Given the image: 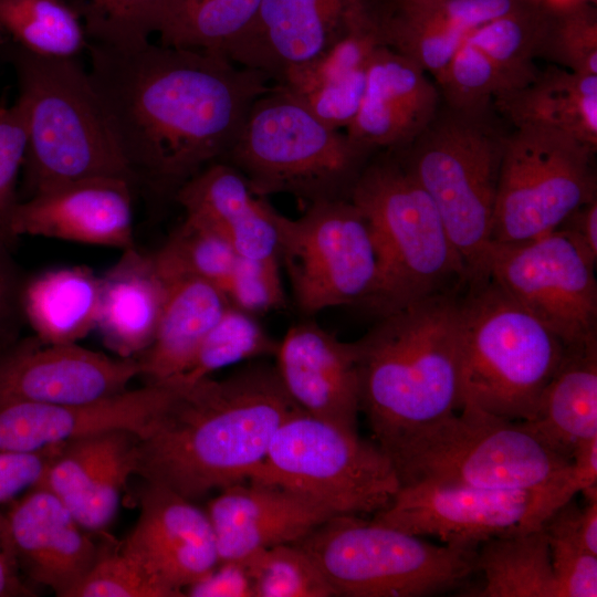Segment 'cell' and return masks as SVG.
<instances>
[{
    "instance_id": "cell-36",
    "label": "cell",
    "mask_w": 597,
    "mask_h": 597,
    "mask_svg": "<svg viewBox=\"0 0 597 597\" xmlns=\"http://www.w3.org/2000/svg\"><path fill=\"white\" fill-rule=\"evenodd\" d=\"M244 561L255 597L336 596L314 558L294 543L262 549Z\"/></svg>"
},
{
    "instance_id": "cell-30",
    "label": "cell",
    "mask_w": 597,
    "mask_h": 597,
    "mask_svg": "<svg viewBox=\"0 0 597 597\" xmlns=\"http://www.w3.org/2000/svg\"><path fill=\"white\" fill-rule=\"evenodd\" d=\"M101 279L87 266L44 271L27 279L23 311L36 337L75 344L96 327Z\"/></svg>"
},
{
    "instance_id": "cell-44",
    "label": "cell",
    "mask_w": 597,
    "mask_h": 597,
    "mask_svg": "<svg viewBox=\"0 0 597 597\" xmlns=\"http://www.w3.org/2000/svg\"><path fill=\"white\" fill-rule=\"evenodd\" d=\"M14 244L0 237V355L22 337L27 324L23 289L27 281L13 258Z\"/></svg>"
},
{
    "instance_id": "cell-8",
    "label": "cell",
    "mask_w": 597,
    "mask_h": 597,
    "mask_svg": "<svg viewBox=\"0 0 597 597\" xmlns=\"http://www.w3.org/2000/svg\"><path fill=\"white\" fill-rule=\"evenodd\" d=\"M400 486L437 483L482 489H538L562 481L572 461L521 421L470 406L411 432L391 447Z\"/></svg>"
},
{
    "instance_id": "cell-13",
    "label": "cell",
    "mask_w": 597,
    "mask_h": 597,
    "mask_svg": "<svg viewBox=\"0 0 597 597\" xmlns=\"http://www.w3.org/2000/svg\"><path fill=\"white\" fill-rule=\"evenodd\" d=\"M280 262L305 316L342 305H366L378 277L368 222L349 200L312 203L297 219L274 209Z\"/></svg>"
},
{
    "instance_id": "cell-41",
    "label": "cell",
    "mask_w": 597,
    "mask_h": 597,
    "mask_svg": "<svg viewBox=\"0 0 597 597\" xmlns=\"http://www.w3.org/2000/svg\"><path fill=\"white\" fill-rule=\"evenodd\" d=\"M280 260H255L238 256L224 293L230 304L251 315L282 308L285 294Z\"/></svg>"
},
{
    "instance_id": "cell-47",
    "label": "cell",
    "mask_w": 597,
    "mask_h": 597,
    "mask_svg": "<svg viewBox=\"0 0 597 597\" xmlns=\"http://www.w3.org/2000/svg\"><path fill=\"white\" fill-rule=\"evenodd\" d=\"M434 11L449 23L469 32L512 12L513 0H429Z\"/></svg>"
},
{
    "instance_id": "cell-19",
    "label": "cell",
    "mask_w": 597,
    "mask_h": 597,
    "mask_svg": "<svg viewBox=\"0 0 597 597\" xmlns=\"http://www.w3.org/2000/svg\"><path fill=\"white\" fill-rule=\"evenodd\" d=\"M8 548L28 576L69 597L96 562L100 548L70 509L33 486L1 519Z\"/></svg>"
},
{
    "instance_id": "cell-39",
    "label": "cell",
    "mask_w": 597,
    "mask_h": 597,
    "mask_svg": "<svg viewBox=\"0 0 597 597\" xmlns=\"http://www.w3.org/2000/svg\"><path fill=\"white\" fill-rule=\"evenodd\" d=\"M464 40L482 51L501 72L509 93L520 87L534 45L531 21L514 10L469 31Z\"/></svg>"
},
{
    "instance_id": "cell-48",
    "label": "cell",
    "mask_w": 597,
    "mask_h": 597,
    "mask_svg": "<svg viewBox=\"0 0 597 597\" xmlns=\"http://www.w3.org/2000/svg\"><path fill=\"white\" fill-rule=\"evenodd\" d=\"M594 261H597L596 199L574 211L559 227Z\"/></svg>"
},
{
    "instance_id": "cell-37",
    "label": "cell",
    "mask_w": 597,
    "mask_h": 597,
    "mask_svg": "<svg viewBox=\"0 0 597 597\" xmlns=\"http://www.w3.org/2000/svg\"><path fill=\"white\" fill-rule=\"evenodd\" d=\"M153 256L164 268L203 279L224 292L239 255L214 230L185 216Z\"/></svg>"
},
{
    "instance_id": "cell-38",
    "label": "cell",
    "mask_w": 597,
    "mask_h": 597,
    "mask_svg": "<svg viewBox=\"0 0 597 597\" xmlns=\"http://www.w3.org/2000/svg\"><path fill=\"white\" fill-rule=\"evenodd\" d=\"M69 597L181 596L119 546L100 549L96 562Z\"/></svg>"
},
{
    "instance_id": "cell-46",
    "label": "cell",
    "mask_w": 597,
    "mask_h": 597,
    "mask_svg": "<svg viewBox=\"0 0 597 597\" xmlns=\"http://www.w3.org/2000/svg\"><path fill=\"white\" fill-rule=\"evenodd\" d=\"M184 593L190 597H255L253 580L244 559L219 562Z\"/></svg>"
},
{
    "instance_id": "cell-35",
    "label": "cell",
    "mask_w": 597,
    "mask_h": 597,
    "mask_svg": "<svg viewBox=\"0 0 597 597\" xmlns=\"http://www.w3.org/2000/svg\"><path fill=\"white\" fill-rule=\"evenodd\" d=\"M169 0H73L87 40L116 46L149 41L159 33Z\"/></svg>"
},
{
    "instance_id": "cell-16",
    "label": "cell",
    "mask_w": 597,
    "mask_h": 597,
    "mask_svg": "<svg viewBox=\"0 0 597 597\" xmlns=\"http://www.w3.org/2000/svg\"><path fill=\"white\" fill-rule=\"evenodd\" d=\"M137 357H109L75 344H51L34 334L0 355V405H81L126 391L140 376Z\"/></svg>"
},
{
    "instance_id": "cell-42",
    "label": "cell",
    "mask_w": 597,
    "mask_h": 597,
    "mask_svg": "<svg viewBox=\"0 0 597 597\" xmlns=\"http://www.w3.org/2000/svg\"><path fill=\"white\" fill-rule=\"evenodd\" d=\"M27 147L24 116L15 102L0 104V237L10 243L17 239L10 232L12 212L19 202L18 178Z\"/></svg>"
},
{
    "instance_id": "cell-49",
    "label": "cell",
    "mask_w": 597,
    "mask_h": 597,
    "mask_svg": "<svg viewBox=\"0 0 597 597\" xmlns=\"http://www.w3.org/2000/svg\"><path fill=\"white\" fill-rule=\"evenodd\" d=\"M31 595L17 574L15 562L8 548L0 519V597Z\"/></svg>"
},
{
    "instance_id": "cell-21",
    "label": "cell",
    "mask_w": 597,
    "mask_h": 597,
    "mask_svg": "<svg viewBox=\"0 0 597 597\" xmlns=\"http://www.w3.org/2000/svg\"><path fill=\"white\" fill-rule=\"evenodd\" d=\"M139 505L137 523L119 546L185 596L188 586L219 563L208 513L177 492L146 481Z\"/></svg>"
},
{
    "instance_id": "cell-12",
    "label": "cell",
    "mask_w": 597,
    "mask_h": 597,
    "mask_svg": "<svg viewBox=\"0 0 597 597\" xmlns=\"http://www.w3.org/2000/svg\"><path fill=\"white\" fill-rule=\"evenodd\" d=\"M593 147L559 127L521 122L504 138L492 242L536 239L595 199Z\"/></svg>"
},
{
    "instance_id": "cell-34",
    "label": "cell",
    "mask_w": 597,
    "mask_h": 597,
    "mask_svg": "<svg viewBox=\"0 0 597 597\" xmlns=\"http://www.w3.org/2000/svg\"><path fill=\"white\" fill-rule=\"evenodd\" d=\"M277 346L254 315L230 305L205 336L188 368L171 381L192 384L241 360L275 355Z\"/></svg>"
},
{
    "instance_id": "cell-28",
    "label": "cell",
    "mask_w": 597,
    "mask_h": 597,
    "mask_svg": "<svg viewBox=\"0 0 597 597\" xmlns=\"http://www.w3.org/2000/svg\"><path fill=\"white\" fill-rule=\"evenodd\" d=\"M377 42L358 21L322 54L292 70L277 85L285 88L328 126L347 127L362 103L366 71Z\"/></svg>"
},
{
    "instance_id": "cell-14",
    "label": "cell",
    "mask_w": 597,
    "mask_h": 597,
    "mask_svg": "<svg viewBox=\"0 0 597 597\" xmlns=\"http://www.w3.org/2000/svg\"><path fill=\"white\" fill-rule=\"evenodd\" d=\"M595 265L558 228L523 242L491 241L476 280L491 279L569 346L597 337Z\"/></svg>"
},
{
    "instance_id": "cell-11",
    "label": "cell",
    "mask_w": 597,
    "mask_h": 597,
    "mask_svg": "<svg viewBox=\"0 0 597 597\" xmlns=\"http://www.w3.org/2000/svg\"><path fill=\"white\" fill-rule=\"evenodd\" d=\"M410 143L399 160L436 205L470 283L491 242L504 138L478 112L458 109L433 117Z\"/></svg>"
},
{
    "instance_id": "cell-45",
    "label": "cell",
    "mask_w": 597,
    "mask_h": 597,
    "mask_svg": "<svg viewBox=\"0 0 597 597\" xmlns=\"http://www.w3.org/2000/svg\"><path fill=\"white\" fill-rule=\"evenodd\" d=\"M61 446L35 453H0V505L33 488Z\"/></svg>"
},
{
    "instance_id": "cell-32",
    "label": "cell",
    "mask_w": 597,
    "mask_h": 597,
    "mask_svg": "<svg viewBox=\"0 0 597 597\" xmlns=\"http://www.w3.org/2000/svg\"><path fill=\"white\" fill-rule=\"evenodd\" d=\"M1 41L52 57H77L88 43L66 0H0Z\"/></svg>"
},
{
    "instance_id": "cell-40",
    "label": "cell",
    "mask_w": 597,
    "mask_h": 597,
    "mask_svg": "<svg viewBox=\"0 0 597 597\" xmlns=\"http://www.w3.org/2000/svg\"><path fill=\"white\" fill-rule=\"evenodd\" d=\"M439 81L452 94L459 109L468 112H479L478 107L491 93H509L499 69L482 51L465 40Z\"/></svg>"
},
{
    "instance_id": "cell-4",
    "label": "cell",
    "mask_w": 597,
    "mask_h": 597,
    "mask_svg": "<svg viewBox=\"0 0 597 597\" xmlns=\"http://www.w3.org/2000/svg\"><path fill=\"white\" fill-rule=\"evenodd\" d=\"M0 52L15 73L25 123L20 200L94 177L136 187L77 57L39 55L9 41L0 42Z\"/></svg>"
},
{
    "instance_id": "cell-15",
    "label": "cell",
    "mask_w": 597,
    "mask_h": 597,
    "mask_svg": "<svg viewBox=\"0 0 597 597\" xmlns=\"http://www.w3.org/2000/svg\"><path fill=\"white\" fill-rule=\"evenodd\" d=\"M567 475L538 489L402 485L371 521L412 535L437 537L446 545L478 549L493 537L541 528L565 504L563 485Z\"/></svg>"
},
{
    "instance_id": "cell-9",
    "label": "cell",
    "mask_w": 597,
    "mask_h": 597,
    "mask_svg": "<svg viewBox=\"0 0 597 597\" xmlns=\"http://www.w3.org/2000/svg\"><path fill=\"white\" fill-rule=\"evenodd\" d=\"M294 544L314 558L336 596H431L475 572L476 549L436 545L358 515H334Z\"/></svg>"
},
{
    "instance_id": "cell-33",
    "label": "cell",
    "mask_w": 597,
    "mask_h": 597,
    "mask_svg": "<svg viewBox=\"0 0 597 597\" xmlns=\"http://www.w3.org/2000/svg\"><path fill=\"white\" fill-rule=\"evenodd\" d=\"M261 0H169L160 44L222 54L252 20Z\"/></svg>"
},
{
    "instance_id": "cell-2",
    "label": "cell",
    "mask_w": 597,
    "mask_h": 597,
    "mask_svg": "<svg viewBox=\"0 0 597 597\" xmlns=\"http://www.w3.org/2000/svg\"><path fill=\"white\" fill-rule=\"evenodd\" d=\"M300 410L276 368L251 365L179 388L138 437L134 474L188 500L249 479L279 426Z\"/></svg>"
},
{
    "instance_id": "cell-43",
    "label": "cell",
    "mask_w": 597,
    "mask_h": 597,
    "mask_svg": "<svg viewBox=\"0 0 597 597\" xmlns=\"http://www.w3.org/2000/svg\"><path fill=\"white\" fill-rule=\"evenodd\" d=\"M546 537L559 596L596 597L597 555L575 543L547 535Z\"/></svg>"
},
{
    "instance_id": "cell-18",
    "label": "cell",
    "mask_w": 597,
    "mask_h": 597,
    "mask_svg": "<svg viewBox=\"0 0 597 597\" xmlns=\"http://www.w3.org/2000/svg\"><path fill=\"white\" fill-rule=\"evenodd\" d=\"M136 187L116 177L62 184L19 200L10 232L126 250L136 247L133 199Z\"/></svg>"
},
{
    "instance_id": "cell-22",
    "label": "cell",
    "mask_w": 597,
    "mask_h": 597,
    "mask_svg": "<svg viewBox=\"0 0 597 597\" xmlns=\"http://www.w3.org/2000/svg\"><path fill=\"white\" fill-rule=\"evenodd\" d=\"M275 356L281 383L301 410L357 431L360 400L354 342H342L306 320L287 329Z\"/></svg>"
},
{
    "instance_id": "cell-6",
    "label": "cell",
    "mask_w": 597,
    "mask_h": 597,
    "mask_svg": "<svg viewBox=\"0 0 597 597\" xmlns=\"http://www.w3.org/2000/svg\"><path fill=\"white\" fill-rule=\"evenodd\" d=\"M465 289L459 301L461 408L531 420L566 345L491 279Z\"/></svg>"
},
{
    "instance_id": "cell-25",
    "label": "cell",
    "mask_w": 597,
    "mask_h": 597,
    "mask_svg": "<svg viewBox=\"0 0 597 597\" xmlns=\"http://www.w3.org/2000/svg\"><path fill=\"white\" fill-rule=\"evenodd\" d=\"M175 201L187 217L224 238L239 256L280 260L274 208L231 165L208 166L178 190Z\"/></svg>"
},
{
    "instance_id": "cell-17",
    "label": "cell",
    "mask_w": 597,
    "mask_h": 597,
    "mask_svg": "<svg viewBox=\"0 0 597 597\" xmlns=\"http://www.w3.org/2000/svg\"><path fill=\"white\" fill-rule=\"evenodd\" d=\"M178 383L147 384L81 405H0V453H35L101 431L124 429L144 436L167 408Z\"/></svg>"
},
{
    "instance_id": "cell-7",
    "label": "cell",
    "mask_w": 597,
    "mask_h": 597,
    "mask_svg": "<svg viewBox=\"0 0 597 597\" xmlns=\"http://www.w3.org/2000/svg\"><path fill=\"white\" fill-rule=\"evenodd\" d=\"M369 153L276 84L254 101L223 163L258 197L285 193L312 205L349 199Z\"/></svg>"
},
{
    "instance_id": "cell-5",
    "label": "cell",
    "mask_w": 597,
    "mask_h": 597,
    "mask_svg": "<svg viewBox=\"0 0 597 597\" xmlns=\"http://www.w3.org/2000/svg\"><path fill=\"white\" fill-rule=\"evenodd\" d=\"M349 200L374 240L378 277L365 306L379 317L465 289L467 269L436 205L399 159L367 164Z\"/></svg>"
},
{
    "instance_id": "cell-1",
    "label": "cell",
    "mask_w": 597,
    "mask_h": 597,
    "mask_svg": "<svg viewBox=\"0 0 597 597\" xmlns=\"http://www.w3.org/2000/svg\"><path fill=\"white\" fill-rule=\"evenodd\" d=\"M87 70L136 188L160 201L223 161L254 101L271 86L220 53L88 41Z\"/></svg>"
},
{
    "instance_id": "cell-20",
    "label": "cell",
    "mask_w": 597,
    "mask_h": 597,
    "mask_svg": "<svg viewBox=\"0 0 597 597\" xmlns=\"http://www.w3.org/2000/svg\"><path fill=\"white\" fill-rule=\"evenodd\" d=\"M349 1L261 0L250 23L222 55L280 83L347 30Z\"/></svg>"
},
{
    "instance_id": "cell-26",
    "label": "cell",
    "mask_w": 597,
    "mask_h": 597,
    "mask_svg": "<svg viewBox=\"0 0 597 597\" xmlns=\"http://www.w3.org/2000/svg\"><path fill=\"white\" fill-rule=\"evenodd\" d=\"M154 262L165 296L154 341L138 360L147 384H161L188 368L205 336L231 304L217 285Z\"/></svg>"
},
{
    "instance_id": "cell-3",
    "label": "cell",
    "mask_w": 597,
    "mask_h": 597,
    "mask_svg": "<svg viewBox=\"0 0 597 597\" xmlns=\"http://www.w3.org/2000/svg\"><path fill=\"white\" fill-rule=\"evenodd\" d=\"M461 291L379 317L354 342L364 411L385 453L411 432L461 409Z\"/></svg>"
},
{
    "instance_id": "cell-31",
    "label": "cell",
    "mask_w": 597,
    "mask_h": 597,
    "mask_svg": "<svg viewBox=\"0 0 597 597\" xmlns=\"http://www.w3.org/2000/svg\"><path fill=\"white\" fill-rule=\"evenodd\" d=\"M475 597H561L543 528L493 537L476 549Z\"/></svg>"
},
{
    "instance_id": "cell-23",
    "label": "cell",
    "mask_w": 597,
    "mask_h": 597,
    "mask_svg": "<svg viewBox=\"0 0 597 597\" xmlns=\"http://www.w3.org/2000/svg\"><path fill=\"white\" fill-rule=\"evenodd\" d=\"M207 513L219 562L241 561L272 546L296 543L334 516L296 493L254 481L222 489Z\"/></svg>"
},
{
    "instance_id": "cell-27",
    "label": "cell",
    "mask_w": 597,
    "mask_h": 597,
    "mask_svg": "<svg viewBox=\"0 0 597 597\" xmlns=\"http://www.w3.org/2000/svg\"><path fill=\"white\" fill-rule=\"evenodd\" d=\"M95 329L118 357L140 356L153 343L164 296V282L153 254L137 247L123 250L102 276Z\"/></svg>"
},
{
    "instance_id": "cell-10",
    "label": "cell",
    "mask_w": 597,
    "mask_h": 597,
    "mask_svg": "<svg viewBox=\"0 0 597 597\" xmlns=\"http://www.w3.org/2000/svg\"><path fill=\"white\" fill-rule=\"evenodd\" d=\"M250 481L296 493L333 515L377 513L400 483L377 444L297 410L275 430Z\"/></svg>"
},
{
    "instance_id": "cell-24",
    "label": "cell",
    "mask_w": 597,
    "mask_h": 597,
    "mask_svg": "<svg viewBox=\"0 0 597 597\" xmlns=\"http://www.w3.org/2000/svg\"><path fill=\"white\" fill-rule=\"evenodd\" d=\"M434 111L436 92L423 69L378 44L367 65L362 103L346 135L368 151L402 146L430 123Z\"/></svg>"
},
{
    "instance_id": "cell-29",
    "label": "cell",
    "mask_w": 597,
    "mask_h": 597,
    "mask_svg": "<svg viewBox=\"0 0 597 597\" xmlns=\"http://www.w3.org/2000/svg\"><path fill=\"white\" fill-rule=\"evenodd\" d=\"M521 422L568 461L582 444L597 438V337L566 346L534 417Z\"/></svg>"
}]
</instances>
